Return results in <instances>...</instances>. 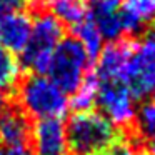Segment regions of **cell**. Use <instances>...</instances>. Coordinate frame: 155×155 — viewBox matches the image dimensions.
I'll list each match as a JSON object with an SVG mask.
<instances>
[{
	"mask_svg": "<svg viewBox=\"0 0 155 155\" xmlns=\"http://www.w3.org/2000/svg\"><path fill=\"white\" fill-rule=\"evenodd\" d=\"M97 92H98V78L94 75V72H88L80 87L72 94V98L68 100V105L75 112H87L97 102Z\"/></svg>",
	"mask_w": 155,
	"mask_h": 155,
	"instance_id": "obj_15",
	"label": "cell"
},
{
	"mask_svg": "<svg viewBox=\"0 0 155 155\" xmlns=\"http://www.w3.org/2000/svg\"><path fill=\"white\" fill-rule=\"evenodd\" d=\"M122 84L135 100H145L155 94V32L145 34L138 42H134Z\"/></svg>",
	"mask_w": 155,
	"mask_h": 155,
	"instance_id": "obj_5",
	"label": "cell"
},
{
	"mask_svg": "<svg viewBox=\"0 0 155 155\" xmlns=\"http://www.w3.org/2000/svg\"><path fill=\"white\" fill-rule=\"evenodd\" d=\"M148 155H155V135L150 137V142H148V148H147Z\"/></svg>",
	"mask_w": 155,
	"mask_h": 155,
	"instance_id": "obj_23",
	"label": "cell"
},
{
	"mask_svg": "<svg viewBox=\"0 0 155 155\" xmlns=\"http://www.w3.org/2000/svg\"><path fill=\"white\" fill-rule=\"evenodd\" d=\"M28 0H0V17L2 15L12 14V12H20L25 8Z\"/></svg>",
	"mask_w": 155,
	"mask_h": 155,
	"instance_id": "obj_20",
	"label": "cell"
},
{
	"mask_svg": "<svg viewBox=\"0 0 155 155\" xmlns=\"http://www.w3.org/2000/svg\"><path fill=\"white\" fill-rule=\"evenodd\" d=\"M110 155H148L147 150L130 143V142H117Z\"/></svg>",
	"mask_w": 155,
	"mask_h": 155,
	"instance_id": "obj_18",
	"label": "cell"
},
{
	"mask_svg": "<svg viewBox=\"0 0 155 155\" xmlns=\"http://www.w3.org/2000/svg\"><path fill=\"white\" fill-rule=\"evenodd\" d=\"M47 12L52 14L62 25H77L88 15L85 0H44Z\"/></svg>",
	"mask_w": 155,
	"mask_h": 155,
	"instance_id": "obj_12",
	"label": "cell"
},
{
	"mask_svg": "<svg viewBox=\"0 0 155 155\" xmlns=\"http://www.w3.org/2000/svg\"><path fill=\"white\" fill-rule=\"evenodd\" d=\"M30 124L20 108L8 107L0 115V145L2 147H27L30 142Z\"/></svg>",
	"mask_w": 155,
	"mask_h": 155,
	"instance_id": "obj_10",
	"label": "cell"
},
{
	"mask_svg": "<svg viewBox=\"0 0 155 155\" xmlns=\"http://www.w3.org/2000/svg\"><path fill=\"white\" fill-rule=\"evenodd\" d=\"M95 104L115 127L128 128L137 118L135 98L122 82H98Z\"/></svg>",
	"mask_w": 155,
	"mask_h": 155,
	"instance_id": "obj_6",
	"label": "cell"
},
{
	"mask_svg": "<svg viewBox=\"0 0 155 155\" xmlns=\"http://www.w3.org/2000/svg\"><path fill=\"white\" fill-rule=\"evenodd\" d=\"M0 155H28L27 147H2Z\"/></svg>",
	"mask_w": 155,
	"mask_h": 155,
	"instance_id": "obj_21",
	"label": "cell"
},
{
	"mask_svg": "<svg viewBox=\"0 0 155 155\" xmlns=\"http://www.w3.org/2000/svg\"><path fill=\"white\" fill-rule=\"evenodd\" d=\"M8 107H10V102H8V97H7V94L0 90V115L4 114V112L7 110Z\"/></svg>",
	"mask_w": 155,
	"mask_h": 155,
	"instance_id": "obj_22",
	"label": "cell"
},
{
	"mask_svg": "<svg viewBox=\"0 0 155 155\" xmlns=\"http://www.w3.org/2000/svg\"><path fill=\"white\" fill-rule=\"evenodd\" d=\"M20 74L22 67L18 58L0 44V90H12L20 80Z\"/></svg>",
	"mask_w": 155,
	"mask_h": 155,
	"instance_id": "obj_16",
	"label": "cell"
},
{
	"mask_svg": "<svg viewBox=\"0 0 155 155\" xmlns=\"http://www.w3.org/2000/svg\"><path fill=\"white\" fill-rule=\"evenodd\" d=\"M74 30V38H77L80 42V45L85 48V52L88 54V57L92 60L97 58V55L100 54L102 50V38L100 32H98L97 25H95V20L92 15H87L82 22H78L77 25L72 27Z\"/></svg>",
	"mask_w": 155,
	"mask_h": 155,
	"instance_id": "obj_13",
	"label": "cell"
},
{
	"mask_svg": "<svg viewBox=\"0 0 155 155\" xmlns=\"http://www.w3.org/2000/svg\"><path fill=\"white\" fill-rule=\"evenodd\" d=\"M30 143L35 155H68L64 120L60 117L37 120L30 128Z\"/></svg>",
	"mask_w": 155,
	"mask_h": 155,
	"instance_id": "obj_7",
	"label": "cell"
},
{
	"mask_svg": "<svg viewBox=\"0 0 155 155\" xmlns=\"http://www.w3.org/2000/svg\"><path fill=\"white\" fill-rule=\"evenodd\" d=\"M94 155H110V153H107V152H100V153H94Z\"/></svg>",
	"mask_w": 155,
	"mask_h": 155,
	"instance_id": "obj_24",
	"label": "cell"
},
{
	"mask_svg": "<svg viewBox=\"0 0 155 155\" xmlns=\"http://www.w3.org/2000/svg\"><path fill=\"white\" fill-rule=\"evenodd\" d=\"M17 100L20 110L35 120L62 117L70 107L67 94L40 74H30L20 82Z\"/></svg>",
	"mask_w": 155,
	"mask_h": 155,
	"instance_id": "obj_2",
	"label": "cell"
},
{
	"mask_svg": "<svg viewBox=\"0 0 155 155\" xmlns=\"http://www.w3.org/2000/svg\"><path fill=\"white\" fill-rule=\"evenodd\" d=\"M137 128L143 137H153L155 135V94L153 98L147 100L137 112Z\"/></svg>",
	"mask_w": 155,
	"mask_h": 155,
	"instance_id": "obj_17",
	"label": "cell"
},
{
	"mask_svg": "<svg viewBox=\"0 0 155 155\" xmlns=\"http://www.w3.org/2000/svg\"><path fill=\"white\" fill-rule=\"evenodd\" d=\"M0 150H2V145H0Z\"/></svg>",
	"mask_w": 155,
	"mask_h": 155,
	"instance_id": "obj_25",
	"label": "cell"
},
{
	"mask_svg": "<svg viewBox=\"0 0 155 155\" xmlns=\"http://www.w3.org/2000/svg\"><path fill=\"white\" fill-rule=\"evenodd\" d=\"M92 5L94 12H110V10H118L124 0H85Z\"/></svg>",
	"mask_w": 155,
	"mask_h": 155,
	"instance_id": "obj_19",
	"label": "cell"
},
{
	"mask_svg": "<svg viewBox=\"0 0 155 155\" xmlns=\"http://www.w3.org/2000/svg\"><path fill=\"white\" fill-rule=\"evenodd\" d=\"M32 32V17L24 10L0 17V44L12 54H22Z\"/></svg>",
	"mask_w": 155,
	"mask_h": 155,
	"instance_id": "obj_9",
	"label": "cell"
},
{
	"mask_svg": "<svg viewBox=\"0 0 155 155\" xmlns=\"http://www.w3.org/2000/svg\"><path fill=\"white\" fill-rule=\"evenodd\" d=\"M134 48V40H115L107 47H102L97 55V64L94 68V75L98 82H122L125 65Z\"/></svg>",
	"mask_w": 155,
	"mask_h": 155,
	"instance_id": "obj_8",
	"label": "cell"
},
{
	"mask_svg": "<svg viewBox=\"0 0 155 155\" xmlns=\"http://www.w3.org/2000/svg\"><path fill=\"white\" fill-rule=\"evenodd\" d=\"M64 38V25L48 12L32 18V32L27 47L20 54V67L30 74L45 75L55 47Z\"/></svg>",
	"mask_w": 155,
	"mask_h": 155,
	"instance_id": "obj_4",
	"label": "cell"
},
{
	"mask_svg": "<svg viewBox=\"0 0 155 155\" xmlns=\"http://www.w3.org/2000/svg\"><path fill=\"white\" fill-rule=\"evenodd\" d=\"M92 58L74 37H64L55 47L45 72L48 78L67 95H72L87 77Z\"/></svg>",
	"mask_w": 155,
	"mask_h": 155,
	"instance_id": "obj_3",
	"label": "cell"
},
{
	"mask_svg": "<svg viewBox=\"0 0 155 155\" xmlns=\"http://www.w3.org/2000/svg\"><path fill=\"white\" fill-rule=\"evenodd\" d=\"M92 17H94L95 25H97L104 40L115 42V40H120L125 35V25H124V20H122V15L118 10L94 12Z\"/></svg>",
	"mask_w": 155,
	"mask_h": 155,
	"instance_id": "obj_14",
	"label": "cell"
},
{
	"mask_svg": "<svg viewBox=\"0 0 155 155\" xmlns=\"http://www.w3.org/2000/svg\"><path fill=\"white\" fill-rule=\"evenodd\" d=\"M118 12L125 25V34L135 35L155 20V0H124Z\"/></svg>",
	"mask_w": 155,
	"mask_h": 155,
	"instance_id": "obj_11",
	"label": "cell"
},
{
	"mask_svg": "<svg viewBox=\"0 0 155 155\" xmlns=\"http://www.w3.org/2000/svg\"><path fill=\"white\" fill-rule=\"evenodd\" d=\"M65 128L68 153L72 155L100 153L118 142L117 127L98 112H75Z\"/></svg>",
	"mask_w": 155,
	"mask_h": 155,
	"instance_id": "obj_1",
	"label": "cell"
}]
</instances>
